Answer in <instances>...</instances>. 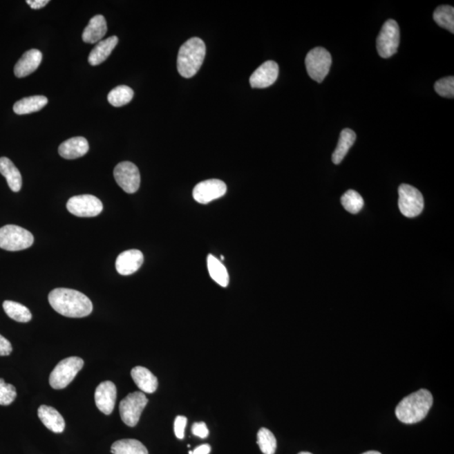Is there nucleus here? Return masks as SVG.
Wrapping results in <instances>:
<instances>
[{
  "instance_id": "obj_1",
  "label": "nucleus",
  "mask_w": 454,
  "mask_h": 454,
  "mask_svg": "<svg viewBox=\"0 0 454 454\" xmlns=\"http://www.w3.org/2000/svg\"><path fill=\"white\" fill-rule=\"evenodd\" d=\"M50 306L60 315L71 318H83L91 315L93 304L89 298L79 291L57 288L48 296Z\"/></svg>"
},
{
  "instance_id": "obj_2",
  "label": "nucleus",
  "mask_w": 454,
  "mask_h": 454,
  "mask_svg": "<svg viewBox=\"0 0 454 454\" xmlns=\"http://www.w3.org/2000/svg\"><path fill=\"white\" fill-rule=\"evenodd\" d=\"M433 404L431 392L422 389L404 398L395 409V415L401 422L414 424L428 416Z\"/></svg>"
},
{
  "instance_id": "obj_3",
  "label": "nucleus",
  "mask_w": 454,
  "mask_h": 454,
  "mask_svg": "<svg viewBox=\"0 0 454 454\" xmlns=\"http://www.w3.org/2000/svg\"><path fill=\"white\" fill-rule=\"evenodd\" d=\"M207 53L205 44L200 38L193 37L181 46L178 52L177 67L182 77L189 79L199 71Z\"/></svg>"
},
{
  "instance_id": "obj_4",
  "label": "nucleus",
  "mask_w": 454,
  "mask_h": 454,
  "mask_svg": "<svg viewBox=\"0 0 454 454\" xmlns=\"http://www.w3.org/2000/svg\"><path fill=\"white\" fill-rule=\"evenodd\" d=\"M34 236L26 229L6 225L0 228V248L10 252L27 249L33 245Z\"/></svg>"
},
{
  "instance_id": "obj_5",
  "label": "nucleus",
  "mask_w": 454,
  "mask_h": 454,
  "mask_svg": "<svg viewBox=\"0 0 454 454\" xmlns=\"http://www.w3.org/2000/svg\"><path fill=\"white\" fill-rule=\"evenodd\" d=\"M84 360L79 357H70L62 360L50 372L49 383L54 390H63L76 377L84 367Z\"/></svg>"
},
{
  "instance_id": "obj_6",
  "label": "nucleus",
  "mask_w": 454,
  "mask_h": 454,
  "mask_svg": "<svg viewBox=\"0 0 454 454\" xmlns=\"http://www.w3.org/2000/svg\"><path fill=\"white\" fill-rule=\"evenodd\" d=\"M149 403V399L143 392H133L120 403V414L122 420L128 426H137L143 410Z\"/></svg>"
},
{
  "instance_id": "obj_7",
  "label": "nucleus",
  "mask_w": 454,
  "mask_h": 454,
  "mask_svg": "<svg viewBox=\"0 0 454 454\" xmlns=\"http://www.w3.org/2000/svg\"><path fill=\"white\" fill-rule=\"evenodd\" d=\"M331 65V54L323 48H316L310 50L305 57V67L308 75L317 83H321L328 76Z\"/></svg>"
},
{
  "instance_id": "obj_8",
  "label": "nucleus",
  "mask_w": 454,
  "mask_h": 454,
  "mask_svg": "<svg viewBox=\"0 0 454 454\" xmlns=\"http://www.w3.org/2000/svg\"><path fill=\"white\" fill-rule=\"evenodd\" d=\"M399 44V28L394 19H388L383 25L376 41L379 55L389 58L397 53Z\"/></svg>"
},
{
  "instance_id": "obj_9",
  "label": "nucleus",
  "mask_w": 454,
  "mask_h": 454,
  "mask_svg": "<svg viewBox=\"0 0 454 454\" xmlns=\"http://www.w3.org/2000/svg\"><path fill=\"white\" fill-rule=\"evenodd\" d=\"M399 208L401 214L409 218L420 215L424 208L422 193L413 186L401 185L399 187Z\"/></svg>"
},
{
  "instance_id": "obj_10",
  "label": "nucleus",
  "mask_w": 454,
  "mask_h": 454,
  "mask_svg": "<svg viewBox=\"0 0 454 454\" xmlns=\"http://www.w3.org/2000/svg\"><path fill=\"white\" fill-rule=\"evenodd\" d=\"M68 211L79 217H95L103 211V204L98 198L91 195L77 196L70 198L67 203Z\"/></svg>"
},
{
  "instance_id": "obj_11",
  "label": "nucleus",
  "mask_w": 454,
  "mask_h": 454,
  "mask_svg": "<svg viewBox=\"0 0 454 454\" xmlns=\"http://www.w3.org/2000/svg\"><path fill=\"white\" fill-rule=\"evenodd\" d=\"M116 183L127 193L138 191L141 184L139 169L133 162H122L116 165L114 169Z\"/></svg>"
},
{
  "instance_id": "obj_12",
  "label": "nucleus",
  "mask_w": 454,
  "mask_h": 454,
  "mask_svg": "<svg viewBox=\"0 0 454 454\" xmlns=\"http://www.w3.org/2000/svg\"><path fill=\"white\" fill-rule=\"evenodd\" d=\"M227 185L220 180L200 182L193 190V197L198 203L208 204L226 195Z\"/></svg>"
},
{
  "instance_id": "obj_13",
  "label": "nucleus",
  "mask_w": 454,
  "mask_h": 454,
  "mask_svg": "<svg viewBox=\"0 0 454 454\" xmlns=\"http://www.w3.org/2000/svg\"><path fill=\"white\" fill-rule=\"evenodd\" d=\"M117 390L113 382L104 381L100 383L96 388L95 399L96 406L104 415H111L113 413Z\"/></svg>"
},
{
  "instance_id": "obj_14",
  "label": "nucleus",
  "mask_w": 454,
  "mask_h": 454,
  "mask_svg": "<svg viewBox=\"0 0 454 454\" xmlns=\"http://www.w3.org/2000/svg\"><path fill=\"white\" fill-rule=\"evenodd\" d=\"M278 76V66L274 61L263 64L250 77V84L254 88H265L275 83Z\"/></svg>"
},
{
  "instance_id": "obj_15",
  "label": "nucleus",
  "mask_w": 454,
  "mask_h": 454,
  "mask_svg": "<svg viewBox=\"0 0 454 454\" xmlns=\"http://www.w3.org/2000/svg\"><path fill=\"white\" fill-rule=\"evenodd\" d=\"M144 262L141 251L131 249L122 252L115 261V269L120 275H131L137 272Z\"/></svg>"
},
{
  "instance_id": "obj_16",
  "label": "nucleus",
  "mask_w": 454,
  "mask_h": 454,
  "mask_svg": "<svg viewBox=\"0 0 454 454\" xmlns=\"http://www.w3.org/2000/svg\"><path fill=\"white\" fill-rule=\"evenodd\" d=\"M42 60V53L37 49L27 50L15 66V75L17 77H25L32 73L40 66Z\"/></svg>"
},
{
  "instance_id": "obj_17",
  "label": "nucleus",
  "mask_w": 454,
  "mask_h": 454,
  "mask_svg": "<svg viewBox=\"0 0 454 454\" xmlns=\"http://www.w3.org/2000/svg\"><path fill=\"white\" fill-rule=\"evenodd\" d=\"M89 146L86 139L82 137L73 138L62 143L58 149L60 156L65 159H76L84 156Z\"/></svg>"
},
{
  "instance_id": "obj_18",
  "label": "nucleus",
  "mask_w": 454,
  "mask_h": 454,
  "mask_svg": "<svg viewBox=\"0 0 454 454\" xmlns=\"http://www.w3.org/2000/svg\"><path fill=\"white\" fill-rule=\"evenodd\" d=\"M107 32L106 19L98 15L89 21L83 32V41L88 44H98Z\"/></svg>"
},
{
  "instance_id": "obj_19",
  "label": "nucleus",
  "mask_w": 454,
  "mask_h": 454,
  "mask_svg": "<svg viewBox=\"0 0 454 454\" xmlns=\"http://www.w3.org/2000/svg\"><path fill=\"white\" fill-rule=\"evenodd\" d=\"M38 417L46 428L55 433H62L65 429V421L62 415L52 406H41Z\"/></svg>"
},
{
  "instance_id": "obj_20",
  "label": "nucleus",
  "mask_w": 454,
  "mask_h": 454,
  "mask_svg": "<svg viewBox=\"0 0 454 454\" xmlns=\"http://www.w3.org/2000/svg\"><path fill=\"white\" fill-rule=\"evenodd\" d=\"M131 375L135 385L144 393L151 394L157 390L158 386V379L146 368L135 367L131 370Z\"/></svg>"
},
{
  "instance_id": "obj_21",
  "label": "nucleus",
  "mask_w": 454,
  "mask_h": 454,
  "mask_svg": "<svg viewBox=\"0 0 454 454\" xmlns=\"http://www.w3.org/2000/svg\"><path fill=\"white\" fill-rule=\"evenodd\" d=\"M118 37L114 36L98 42L89 54L88 63L92 66H98L104 63L118 44Z\"/></svg>"
},
{
  "instance_id": "obj_22",
  "label": "nucleus",
  "mask_w": 454,
  "mask_h": 454,
  "mask_svg": "<svg viewBox=\"0 0 454 454\" xmlns=\"http://www.w3.org/2000/svg\"><path fill=\"white\" fill-rule=\"evenodd\" d=\"M0 173L6 178L8 185L13 192H19L21 189V174L10 159L0 158Z\"/></svg>"
},
{
  "instance_id": "obj_23",
  "label": "nucleus",
  "mask_w": 454,
  "mask_h": 454,
  "mask_svg": "<svg viewBox=\"0 0 454 454\" xmlns=\"http://www.w3.org/2000/svg\"><path fill=\"white\" fill-rule=\"evenodd\" d=\"M48 100L45 96L36 95L26 97L17 101L14 104L13 110L15 114L27 115L41 111L48 104Z\"/></svg>"
},
{
  "instance_id": "obj_24",
  "label": "nucleus",
  "mask_w": 454,
  "mask_h": 454,
  "mask_svg": "<svg viewBox=\"0 0 454 454\" xmlns=\"http://www.w3.org/2000/svg\"><path fill=\"white\" fill-rule=\"evenodd\" d=\"M356 134L354 131L350 129H344L341 131L339 143L337 149L332 154V162L335 164H341L345 156L348 153L349 149L354 144Z\"/></svg>"
},
{
  "instance_id": "obj_25",
  "label": "nucleus",
  "mask_w": 454,
  "mask_h": 454,
  "mask_svg": "<svg viewBox=\"0 0 454 454\" xmlns=\"http://www.w3.org/2000/svg\"><path fill=\"white\" fill-rule=\"evenodd\" d=\"M207 265L209 275L213 281L220 286L227 287L229 285L228 272L220 260L209 254L207 258Z\"/></svg>"
},
{
  "instance_id": "obj_26",
  "label": "nucleus",
  "mask_w": 454,
  "mask_h": 454,
  "mask_svg": "<svg viewBox=\"0 0 454 454\" xmlns=\"http://www.w3.org/2000/svg\"><path fill=\"white\" fill-rule=\"evenodd\" d=\"M113 454H149L144 445L135 439H122L116 441L111 446Z\"/></svg>"
},
{
  "instance_id": "obj_27",
  "label": "nucleus",
  "mask_w": 454,
  "mask_h": 454,
  "mask_svg": "<svg viewBox=\"0 0 454 454\" xmlns=\"http://www.w3.org/2000/svg\"><path fill=\"white\" fill-rule=\"evenodd\" d=\"M3 308L7 316L15 321L26 323L32 319L30 310L18 302L6 301L3 303Z\"/></svg>"
},
{
  "instance_id": "obj_28",
  "label": "nucleus",
  "mask_w": 454,
  "mask_h": 454,
  "mask_svg": "<svg viewBox=\"0 0 454 454\" xmlns=\"http://www.w3.org/2000/svg\"><path fill=\"white\" fill-rule=\"evenodd\" d=\"M134 92L126 85H120L108 93V103L115 107H122L130 103L133 99Z\"/></svg>"
},
{
  "instance_id": "obj_29",
  "label": "nucleus",
  "mask_w": 454,
  "mask_h": 454,
  "mask_svg": "<svg viewBox=\"0 0 454 454\" xmlns=\"http://www.w3.org/2000/svg\"><path fill=\"white\" fill-rule=\"evenodd\" d=\"M434 21L442 28L454 33V8L450 6L437 7L433 14Z\"/></svg>"
},
{
  "instance_id": "obj_30",
  "label": "nucleus",
  "mask_w": 454,
  "mask_h": 454,
  "mask_svg": "<svg viewBox=\"0 0 454 454\" xmlns=\"http://www.w3.org/2000/svg\"><path fill=\"white\" fill-rule=\"evenodd\" d=\"M341 202L345 209L352 214H358L364 205L363 197L352 189L348 190L341 196Z\"/></svg>"
},
{
  "instance_id": "obj_31",
  "label": "nucleus",
  "mask_w": 454,
  "mask_h": 454,
  "mask_svg": "<svg viewBox=\"0 0 454 454\" xmlns=\"http://www.w3.org/2000/svg\"><path fill=\"white\" fill-rule=\"evenodd\" d=\"M258 444L265 454H274L277 448V441L269 429L261 428L258 433Z\"/></svg>"
},
{
  "instance_id": "obj_32",
  "label": "nucleus",
  "mask_w": 454,
  "mask_h": 454,
  "mask_svg": "<svg viewBox=\"0 0 454 454\" xmlns=\"http://www.w3.org/2000/svg\"><path fill=\"white\" fill-rule=\"evenodd\" d=\"M17 397V392L15 387L0 378V405L9 406L13 403Z\"/></svg>"
},
{
  "instance_id": "obj_33",
  "label": "nucleus",
  "mask_w": 454,
  "mask_h": 454,
  "mask_svg": "<svg viewBox=\"0 0 454 454\" xmlns=\"http://www.w3.org/2000/svg\"><path fill=\"white\" fill-rule=\"evenodd\" d=\"M435 91L438 95L445 98L453 99L454 96V79L453 76L444 77L437 81Z\"/></svg>"
},
{
  "instance_id": "obj_34",
  "label": "nucleus",
  "mask_w": 454,
  "mask_h": 454,
  "mask_svg": "<svg viewBox=\"0 0 454 454\" xmlns=\"http://www.w3.org/2000/svg\"><path fill=\"white\" fill-rule=\"evenodd\" d=\"M187 422V418L184 416H178L176 421H174V433H176V435L178 439H183Z\"/></svg>"
},
{
  "instance_id": "obj_35",
  "label": "nucleus",
  "mask_w": 454,
  "mask_h": 454,
  "mask_svg": "<svg viewBox=\"0 0 454 454\" xmlns=\"http://www.w3.org/2000/svg\"><path fill=\"white\" fill-rule=\"evenodd\" d=\"M193 435L200 438H205L209 435V430L205 422H196L192 426Z\"/></svg>"
},
{
  "instance_id": "obj_36",
  "label": "nucleus",
  "mask_w": 454,
  "mask_h": 454,
  "mask_svg": "<svg viewBox=\"0 0 454 454\" xmlns=\"http://www.w3.org/2000/svg\"><path fill=\"white\" fill-rule=\"evenodd\" d=\"M12 350V345L10 341L0 335V356H9Z\"/></svg>"
},
{
  "instance_id": "obj_37",
  "label": "nucleus",
  "mask_w": 454,
  "mask_h": 454,
  "mask_svg": "<svg viewBox=\"0 0 454 454\" xmlns=\"http://www.w3.org/2000/svg\"><path fill=\"white\" fill-rule=\"evenodd\" d=\"M26 3H28L32 9L39 10L48 5L49 1L48 0H27Z\"/></svg>"
},
{
  "instance_id": "obj_38",
  "label": "nucleus",
  "mask_w": 454,
  "mask_h": 454,
  "mask_svg": "<svg viewBox=\"0 0 454 454\" xmlns=\"http://www.w3.org/2000/svg\"><path fill=\"white\" fill-rule=\"evenodd\" d=\"M209 453H211V446L204 444L193 450V454H209Z\"/></svg>"
},
{
  "instance_id": "obj_39",
  "label": "nucleus",
  "mask_w": 454,
  "mask_h": 454,
  "mask_svg": "<svg viewBox=\"0 0 454 454\" xmlns=\"http://www.w3.org/2000/svg\"><path fill=\"white\" fill-rule=\"evenodd\" d=\"M363 454H381V453H380L379 452H377V451H368V452L364 453Z\"/></svg>"
},
{
  "instance_id": "obj_40",
  "label": "nucleus",
  "mask_w": 454,
  "mask_h": 454,
  "mask_svg": "<svg viewBox=\"0 0 454 454\" xmlns=\"http://www.w3.org/2000/svg\"><path fill=\"white\" fill-rule=\"evenodd\" d=\"M299 454H312V453H308V452H302V453H300Z\"/></svg>"
},
{
  "instance_id": "obj_41",
  "label": "nucleus",
  "mask_w": 454,
  "mask_h": 454,
  "mask_svg": "<svg viewBox=\"0 0 454 454\" xmlns=\"http://www.w3.org/2000/svg\"><path fill=\"white\" fill-rule=\"evenodd\" d=\"M189 454H193V452H192V451H189Z\"/></svg>"
}]
</instances>
